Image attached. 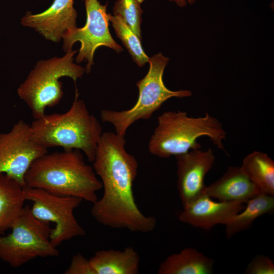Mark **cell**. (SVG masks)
Instances as JSON below:
<instances>
[{"instance_id": "cell-1", "label": "cell", "mask_w": 274, "mask_h": 274, "mask_svg": "<svg viewBox=\"0 0 274 274\" xmlns=\"http://www.w3.org/2000/svg\"><path fill=\"white\" fill-rule=\"evenodd\" d=\"M125 136L102 133L98 144L93 168L104 188L100 199L93 203L90 213L100 224L115 229L149 233L155 228L156 219L140 210L133 194L138 162L125 149Z\"/></svg>"}, {"instance_id": "cell-2", "label": "cell", "mask_w": 274, "mask_h": 274, "mask_svg": "<svg viewBox=\"0 0 274 274\" xmlns=\"http://www.w3.org/2000/svg\"><path fill=\"white\" fill-rule=\"evenodd\" d=\"M25 185L51 193L74 196L92 203L102 188L92 166L77 149L48 152L36 159L26 172Z\"/></svg>"}, {"instance_id": "cell-3", "label": "cell", "mask_w": 274, "mask_h": 274, "mask_svg": "<svg viewBox=\"0 0 274 274\" xmlns=\"http://www.w3.org/2000/svg\"><path fill=\"white\" fill-rule=\"evenodd\" d=\"M78 96L76 89L75 99L66 112L45 114L35 119L30 124L31 135L47 149L60 147L64 150H79L92 162L102 134V127Z\"/></svg>"}, {"instance_id": "cell-4", "label": "cell", "mask_w": 274, "mask_h": 274, "mask_svg": "<svg viewBox=\"0 0 274 274\" xmlns=\"http://www.w3.org/2000/svg\"><path fill=\"white\" fill-rule=\"evenodd\" d=\"M157 121L148 144L152 155L167 158L199 149L201 146L197 139L203 136L225 151L223 141L226 132L221 123L207 112L203 116L192 117L186 112L167 111L158 117Z\"/></svg>"}, {"instance_id": "cell-5", "label": "cell", "mask_w": 274, "mask_h": 274, "mask_svg": "<svg viewBox=\"0 0 274 274\" xmlns=\"http://www.w3.org/2000/svg\"><path fill=\"white\" fill-rule=\"evenodd\" d=\"M77 52L72 49L62 57L39 61L18 87L20 98L28 107L35 119L43 117L46 108L56 106L62 98L60 78L68 77L76 83L84 75L85 69L73 62Z\"/></svg>"}, {"instance_id": "cell-6", "label": "cell", "mask_w": 274, "mask_h": 274, "mask_svg": "<svg viewBox=\"0 0 274 274\" xmlns=\"http://www.w3.org/2000/svg\"><path fill=\"white\" fill-rule=\"evenodd\" d=\"M168 61L169 58L161 52L149 57V71L136 84L139 92L136 103L131 108L122 111L102 110V121L111 124L115 133L125 136L127 130L132 124L140 120L150 119L167 99L191 96L192 93L189 90L173 91L164 85L163 75Z\"/></svg>"}, {"instance_id": "cell-7", "label": "cell", "mask_w": 274, "mask_h": 274, "mask_svg": "<svg viewBox=\"0 0 274 274\" xmlns=\"http://www.w3.org/2000/svg\"><path fill=\"white\" fill-rule=\"evenodd\" d=\"M8 234L0 235V260L14 268L21 266L38 257H57L59 251L50 239L49 223L31 214L24 206Z\"/></svg>"}, {"instance_id": "cell-8", "label": "cell", "mask_w": 274, "mask_h": 274, "mask_svg": "<svg viewBox=\"0 0 274 274\" xmlns=\"http://www.w3.org/2000/svg\"><path fill=\"white\" fill-rule=\"evenodd\" d=\"M23 190L25 200L32 203L30 207L32 215L41 221L55 224L50 234L53 245L57 247L63 242L85 236V230L74 213L82 201L81 198L58 195L26 185Z\"/></svg>"}, {"instance_id": "cell-9", "label": "cell", "mask_w": 274, "mask_h": 274, "mask_svg": "<svg viewBox=\"0 0 274 274\" xmlns=\"http://www.w3.org/2000/svg\"><path fill=\"white\" fill-rule=\"evenodd\" d=\"M86 22L81 28L75 27L67 30L62 36L63 48L65 52L72 49L74 43L79 42L81 47L76 62L87 61L85 72L89 73L93 64V55L96 49L106 46L117 53L123 49L113 39L110 33L107 5H101L98 0H85Z\"/></svg>"}, {"instance_id": "cell-10", "label": "cell", "mask_w": 274, "mask_h": 274, "mask_svg": "<svg viewBox=\"0 0 274 274\" xmlns=\"http://www.w3.org/2000/svg\"><path fill=\"white\" fill-rule=\"evenodd\" d=\"M48 152L47 148L32 139L30 124L19 120L9 131L0 133V174L24 187L25 175L30 165Z\"/></svg>"}, {"instance_id": "cell-11", "label": "cell", "mask_w": 274, "mask_h": 274, "mask_svg": "<svg viewBox=\"0 0 274 274\" xmlns=\"http://www.w3.org/2000/svg\"><path fill=\"white\" fill-rule=\"evenodd\" d=\"M176 157L177 188L184 207L202 194L206 186L205 176L212 168L215 156L210 148L207 151L190 150Z\"/></svg>"}, {"instance_id": "cell-12", "label": "cell", "mask_w": 274, "mask_h": 274, "mask_svg": "<svg viewBox=\"0 0 274 274\" xmlns=\"http://www.w3.org/2000/svg\"><path fill=\"white\" fill-rule=\"evenodd\" d=\"M245 203L242 201H214L201 194L183 207L179 220L195 228L208 230L217 224L225 225L235 214L244 209Z\"/></svg>"}, {"instance_id": "cell-13", "label": "cell", "mask_w": 274, "mask_h": 274, "mask_svg": "<svg viewBox=\"0 0 274 274\" xmlns=\"http://www.w3.org/2000/svg\"><path fill=\"white\" fill-rule=\"evenodd\" d=\"M73 4L74 0H54L41 13L27 12L21 23L34 28L46 39L58 42L65 31L76 27L77 14Z\"/></svg>"}, {"instance_id": "cell-14", "label": "cell", "mask_w": 274, "mask_h": 274, "mask_svg": "<svg viewBox=\"0 0 274 274\" xmlns=\"http://www.w3.org/2000/svg\"><path fill=\"white\" fill-rule=\"evenodd\" d=\"M202 194L220 201L246 203L259 192L240 167L230 166L219 179L206 186Z\"/></svg>"}, {"instance_id": "cell-15", "label": "cell", "mask_w": 274, "mask_h": 274, "mask_svg": "<svg viewBox=\"0 0 274 274\" xmlns=\"http://www.w3.org/2000/svg\"><path fill=\"white\" fill-rule=\"evenodd\" d=\"M89 261L95 274H137L140 269V256L132 247L99 250Z\"/></svg>"}, {"instance_id": "cell-16", "label": "cell", "mask_w": 274, "mask_h": 274, "mask_svg": "<svg viewBox=\"0 0 274 274\" xmlns=\"http://www.w3.org/2000/svg\"><path fill=\"white\" fill-rule=\"evenodd\" d=\"M214 260L193 248L168 256L160 264L159 274H210Z\"/></svg>"}, {"instance_id": "cell-17", "label": "cell", "mask_w": 274, "mask_h": 274, "mask_svg": "<svg viewBox=\"0 0 274 274\" xmlns=\"http://www.w3.org/2000/svg\"><path fill=\"white\" fill-rule=\"evenodd\" d=\"M23 186L0 174V235L10 229L24 207Z\"/></svg>"}, {"instance_id": "cell-18", "label": "cell", "mask_w": 274, "mask_h": 274, "mask_svg": "<svg viewBox=\"0 0 274 274\" xmlns=\"http://www.w3.org/2000/svg\"><path fill=\"white\" fill-rule=\"evenodd\" d=\"M240 167L259 193L274 196V161L267 154L251 153L244 158Z\"/></svg>"}, {"instance_id": "cell-19", "label": "cell", "mask_w": 274, "mask_h": 274, "mask_svg": "<svg viewBox=\"0 0 274 274\" xmlns=\"http://www.w3.org/2000/svg\"><path fill=\"white\" fill-rule=\"evenodd\" d=\"M244 209L232 217L225 224L228 238L250 228L254 221L274 210V196L259 193L250 200Z\"/></svg>"}, {"instance_id": "cell-20", "label": "cell", "mask_w": 274, "mask_h": 274, "mask_svg": "<svg viewBox=\"0 0 274 274\" xmlns=\"http://www.w3.org/2000/svg\"><path fill=\"white\" fill-rule=\"evenodd\" d=\"M117 37L127 49L133 61L140 67L148 62L149 57L143 49L140 39L133 32L124 20L119 16L108 14Z\"/></svg>"}, {"instance_id": "cell-21", "label": "cell", "mask_w": 274, "mask_h": 274, "mask_svg": "<svg viewBox=\"0 0 274 274\" xmlns=\"http://www.w3.org/2000/svg\"><path fill=\"white\" fill-rule=\"evenodd\" d=\"M144 0H117L113 8V15L121 17L133 32L142 40V3Z\"/></svg>"}, {"instance_id": "cell-22", "label": "cell", "mask_w": 274, "mask_h": 274, "mask_svg": "<svg viewBox=\"0 0 274 274\" xmlns=\"http://www.w3.org/2000/svg\"><path fill=\"white\" fill-rule=\"evenodd\" d=\"M245 273L247 274H273V261L265 255H257L248 265Z\"/></svg>"}, {"instance_id": "cell-23", "label": "cell", "mask_w": 274, "mask_h": 274, "mask_svg": "<svg viewBox=\"0 0 274 274\" xmlns=\"http://www.w3.org/2000/svg\"><path fill=\"white\" fill-rule=\"evenodd\" d=\"M64 273L95 274L89 259L79 253L73 256L71 263Z\"/></svg>"}, {"instance_id": "cell-24", "label": "cell", "mask_w": 274, "mask_h": 274, "mask_svg": "<svg viewBox=\"0 0 274 274\" xmlns=\"http://www.w3.org/2000/svg\"><path fill=\"white\" fill-rule=\"evenodd\" d=\"M170 2L175 3L180 7H184L187 4L192 5L194 4L196 0H167Z\"/></svg>"}]
</instances>
